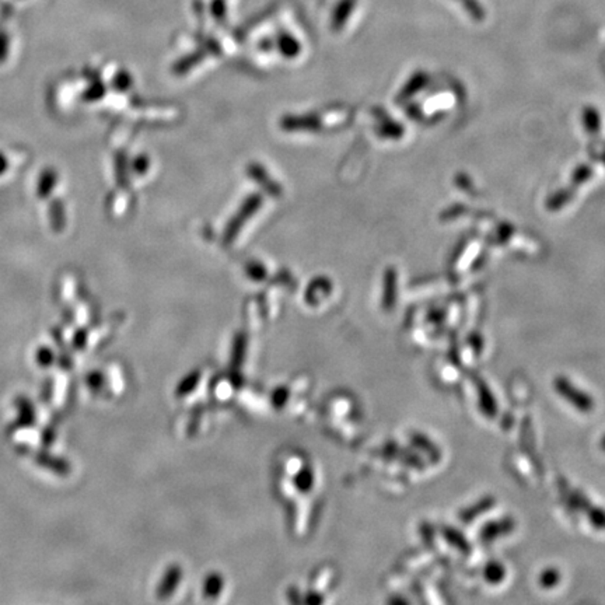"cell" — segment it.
<instances>
[{
  "label": "cell",
  "instance_id": "cell-1",
  "mask_svg": "<svg viewBox=\"0 0 605 605\" xmlns=\"http://www.w3.org/2000/svg\"><path fill=\"white\" fill-rule=\"evenodd\" d=\"M13 406L16 409V418L11 420V423L7 427L9 435H14L20 430L30 429L37 425L38 422L37 408L28 396L26 394L17 396L13 401Z\"/></svg>",
  "mask_w": 605,
  "mask_h": 605
},
{
  "label": "cell",
  "instance_id": "cell-2",
  "mask_svg": "<svg viewBox=\"0 0 605 605\" xmlns=\"http://www.w3.org/2000/svg\"><path fill=\"white\" fill-rule=\"evenodd\" d=\"M28 457H31L33 461L40 468L48 471V472L53 474V475L67 476L70 474V469H72L70 462L66 458H63V457H59L56 454L50 453V449H45V447H41V449H37V450L31 449Z\"/></svg>",
  "mask_w": 605,
  "mask_h": 605
},
{
  "label": "cell",
  "instance_id": "cell-3",
  "mask_svg": "<svg viewBox=\"0 0 605 605\" xmlns=\"http://www.w3.org/2000/svg\"><path fill=\"white\" fill-rule=\"evenodd\" d=\"M555 388L566 401L572 403L576 409H579L582 412L593 410V408H594L593 398L590 396H587L584 391L574 387L567 378L556 377L555 378Z\"/></svg>",
  "mask_w": 605,
  "mask_h": 605
},
{
  "label": "cell",
  "instance_id": "cell-4",
  "mask_svg": "<svg viewBox=\"0 0 605 605\" xmlns=\"http://www.w3.org/2000/svg\"><path fill=\"white\" fill-rule=\"evenodd\" d=\"M58 171L53 167H45L40 177H38V182H37V197L40 200H48L53 190L58 185Z\"/></svg>",
  "mask_w": 605,
  "mask_h": 605
},
{
  "label": "cell",
  "instance_id": "cell-5",
  "mask_svg": "<svg viewBox=\"0 0 605 605\" xmlns=\"http://www.w3.org/2000/svg\"><path fill=\"white\" fill-rule=\"evenodd\" d=\"M513 528H514V520L510 518V517L488 523L485 525V528L481 531V540L485 541V543L496 540L501 535H506V534L511 533Z\"/></svg>",
  "mask_w": 605,
  "mask_h": 605
},
{
  "label": "cell",
  "instance_id": "cell-6",
  "mask_svg": "<svg viewBox=\"0 0 605 605\" xmlns=\"http://www.w3.org/2000/svg\"><path fill=\"white\" fill-rule=\"evenodd\" d=\"M48 217H50V229L55 233H60L65 229L66 224V213L63 202L59 198L52 200L48 207Z\"/></svg>",
  "mask_w": 605,
  "mask_h": 605
},
{
  "label": "cell",
  "instance_id": "cell-7",
  "mask_svg": "<svg viewBox=\"0 0 605 605\" xmlns=\"http://www.w3.org/2000/svg\"><path fill=\"white\" fill-rule=\"evenodd\" d=\"M34 360L38 367L45 370L50 369L52 366L56 364V360H58L56 349H53L50 345H40L34 352Z\"/></svg>",
  "mask_w": 605,
  "mask_h": 605
},
{
  "label": "cell",
  "instance_id": "cell-8",
  "mask_svg": "<svg viewBox=\"0 0 605 605\" xmlns=\"http://www.w3.org/2000/svg\"><path fill=\"white\" fill-rule=\"evenodd\" d=\"M494 499L492 498H485V499H482V501H479L478 503L474 504V506H471V507H468V508H465L462 513H461V520L464 521V523H469V521H472V520H475L481 513H485V511H488L492 506H494Z\"/></svg>",
  "mask_w": 605,
  "mask_h": 605
},
{
  "label": "cell",
  "instance_id": "cell-9",
  "mask_svg": "<svg viewBox=\"0 0 605 605\" xmlns=\"http://www.w3.org/2000/svg\"><path fill=\"white\" fill-rule=\"evenodd\" d=\"M412 442L422 450V452H425V453L427 454L433 461H439V458H440V452H439V449L429 440V439H426L425 436H422V435H419V433H415L413 436H412Z\"/></svg>",
  "mask_w": 605,
  "mask_h": 605
},
{
  "label": "cell",
  "instance_id": "cell-10",
  "mask_svg": "<svg viewBox=\"0 0 605 605\" xmlns=\"http://www.w3.org/2000/svg\"><path fill=\"white\" fill-rule=\"evenodd\" d=\"M479 397H481V408L484 409V412L491 418L495 416L496 410H498L496 401H495V398L492 397L491 391L488 390V387L485 384H482V387H479Z\"/></svg>",
  "mask_w": 605,
  "mask_h": 605
},
{
  "label": "cell",
  "instance_id": "cell-11",
  "mask_svg": "<svg viewBox=\"0 0 605 605\" xmlns=\"http://www.w3.org/2000/svg\"><path fill=\"white\" fill-rule=\"evenodd\" d=\"M445 537H446V540L454 545L455 548H458L459 551H462V552H465V554H468L469 552V544L467 543V540H465V537L459 533V531H457V530H454V528H446L445 530Z\"/></svg>",
  "mask_w": 605,
  "mask_h": 605
},
{
  "label": "cell",
  "instance_id": "cell-12",
  "mask_svg": "<svg viewBox=\"0 0 605 605\" xmlns=\"http://www.w3.org/2000/svg\"><path fill=\"white\" fill-rule=\"evenodd\" d=\"M504 574H506L504 573V567L501 563H498V562L489 563L486 566V569H485V577L491 583H499L503 579Z\"/></svg>",
  "mask_w": 605,
  "mask_h": 605
},
{
  "label": "cell",
  "instance_id": "cell-13",
  "mask_svg": "<svg viewBox=\"0 0 605 605\" xmlns=\"http://www.w3.org/2000/svg\"><path fill=\"white\" fill-rule=\"evenodd\" d=\"M559 580H560V573L556 569L545 570L540 577V582L544 587H554Z\"/></svg>",
  "mask_w": 605,
  "mask_h": 605
},
{
  "label": "cell",
  "instance_id": "cell-14",
  "mask_svg": "<svg viewBox=\"0 0 605 605\" xmlns=\"http://www.w3.org/2000/svg\"><path fill=\"white\" fill-rule=\"evenodd\" d=\"M53 391H55V381H53L52 377H47V380H44L41 394H40L41 401L45 403H50L52 397H53Z\"/></svg>",
  "mask_w": 605,
  "mask_h": 605
},
{
  "label": "cell",
  "instance_id": "cell-15",
  "mask_svg": "<svg viewBox=\"0 0 605 605\" xmlns=\"http://www.w3.org/2000/svg\"><path fill=\"white\" fill-rule=\"evenodd\" d=\"M9 50H10V38L7 33L0 31V63H4L7 60Z\"/></svg>",
  "mask_w": 605,
  "mask_h": 605
},
{
  "label": "cell",
  "instance_id": "cell-16",
  "mask_svg": "<svg viewBox=\"0 0 605 605\" xmlns=\"http://www.w3.org/2000/svg\"><path fill=\"white\" fill-rule=\"evenodd\" d=\"M55 439H56V430L52 426H47L41 432V445H43V447L50 449V446L53 445Z\"/></svg>",
  "mask_w": 605,
  "mask_h": 605
},
{
  "label": "cell",
  "instance_id": "cell-17",
  "mask_svg": "<svg viewBox=\"0 0 605 605\" xmlns=\"http://www.w3.org/2000/svg\"><path fill=\"white\" fill-rule=\"evenodd\" d=\"M9 167H10V161L7 156L3 151H0V177L9 171Z\"/></svg>",
  "mask_w": 605,
  "mask_h": 605
},
{
  "label": "cell",
  "instance_id": "cell-18",
  "mask_svg": "<svg viewBox=\"0 0 605 605\" xmlns=\"http://www.w3.org/2000/svg\"><path fill=\"white\" fill-rule=\"evenodd\" d=\"M601 447H603V450H605V437L603 439V443H601Z\"/></svg>",
  "mask_w": 605,
  "mask_h": 605
}]
</instances>
